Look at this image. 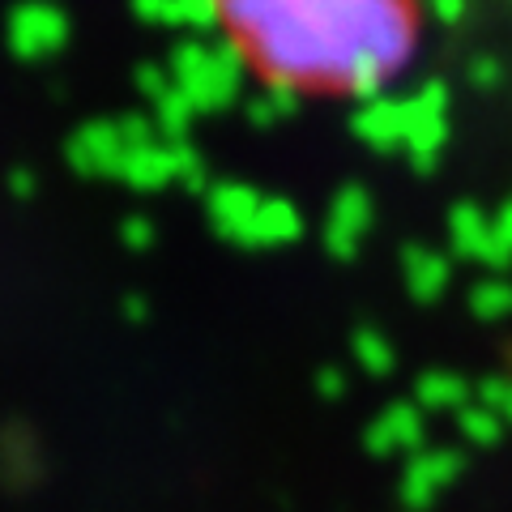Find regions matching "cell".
<instances>
[{
	"label": "cell",
	"instance_id": "6da1fadb",
	"mask_svg": "<svg viewBox=\"0 0 512 512\" xmlns=\"http://www.w3.org/2000/svg\"><path fill=\"white\" fill-rule=\"evenodd\" d=\"M235 60L269 90L363 99L419 52V0H205Z\"/></svg>",
	"mask_w": 512,
	"mask_h": 512
}]
</instances>
